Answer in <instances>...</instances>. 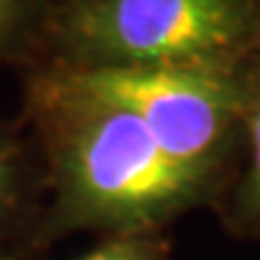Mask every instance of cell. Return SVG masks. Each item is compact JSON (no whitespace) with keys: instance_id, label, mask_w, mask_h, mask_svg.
Instances as JSON below:
<instances>
[{"instance_id":"obj_6","label":"cell","mask_w":260,"mask_h":260,"mask_svg":"<svg viewBox=\"0 0 260 260\" xmlns=\"http://www.w3.org/2000/svg\"><path fill=\"white\" fill-rule=\"evenodd\" d=\"M56 0H0V65L39 56Z\"/></svg>"},{"instance_id":"obj_2","label":"cell","mask_w":260,"mask_h":260,"mask_svg":"<svg viewBox=\"0 0 260 260\" xmlns=\"http://www.w3.org/2000/svg\"><path fill=\"white\" fill-rule=\"evenodd\" d=\"M258 58L260 0H56L34 60L241 70Z\"/></svg>"},{"instance_id":"obj_1","label":"cell","mask_w":260,"mask_h":260,"mask_svg":"<svg viewBox=\"0 0 260 260\" xmlns=\"http://www.w3.org/2000/svg\"><path fill=\"white\" fill-rule=\"evenodd\" d=\"M24 116L48 190L31 251L82 229L161 234L178 214L222 195V181L181 164L135 113L84 92L56 65L29 63Z\"/></svg>"},{"instance_id":"obj_3","label":"cell","mask_w":260,"mask_h":260,"mask_svg":"<svg viewBox=\"0 0 260 260\" xmlns=\"http://www.w3.org/2000/svg\"><path fill=\"white\" fill-rule=\"evenodd\" d=\"M51 65L84 92L135 113L181 164L229 181L234 147L243 133L248 65L241 70Z\"/></svg>"},{"instance_id":"obj_5","label":"cell","mask_w":260,"mask_h":260,"mask_svg":"<svg viewBox=\"0 0 260 260\" xmlns=\"http://www.w3.org/2000/svg\"><path fill=\"white\" fill-rule=\"evenodd\" d=\"M248 161L229 203V224L243 236H260V58L248 65V99L243 111Z\"/></svg>"},{"instance_id":"obj_4","label":"cell","mask_w":260,"mask_h":260,"mask_svg":"<svg viewBox=\"0 0 260 260\" xmlns=\"http://www.w3.org/2000/svg\"><path fill=\"white\" fill-rule=\"evenodd\" d=\"M41 190L44 171L17 130L0 118V255L19 260L22 251H31Z\"/></svg>"},{"instance_id":"obj_7","label":"cell","mask_w":260,"mask_h":260,"mask_svg":"<svg viewBox=\"0 0 260 260\" xmlns=\"http://www.w3.org/2000/svg\"><path fill=\"white\" fill-rule=\"evenodd\" d=\"M0 260L17 258L0 255ZM80 260H171V248L161 234H118L106 236Z\"/></svg>"}]
</instances>
